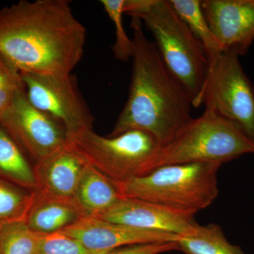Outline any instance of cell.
I'll return each instance as SVG.
<instances>
[{"mask_svg": "<svg viewBox=\"0 0 254 254\" xmlns=\"http://www.w3.org/2000/svg\"><path fill=\"white\" fill-rule=\"evenodd\" d=\"M175 250H180L177 242H163L127 246L105 254H160Z\"/></svg>", "mask_w": 254, "mask_h": 254, "instance_id": "obj_24", "label": "cell"}, {"mask_svg": "<svg viewBox=\"0 0 254 254\" xmlns=\"http://www.w3.org/2000/svg\"><path fill=\"white\" fill-rule=\"evenodd\" d=\"M123 197L115 182L88 164L72 200L84 218H100Z\"/></svg>", "mask_w": 254, "mask_h": 254, "instance_id": "obj_15", "label": "cell"}, {"mask_svg": "<svg viewBox=\"0 0 254 254\" xmlns=\"http://www.w3.org/2000/svg\"><path fill=\"white\" fill-rule=\"evenodd\" d=\"M68 143L115 183L149 173L152 160L161 148L152 135L138 130L104 137L90 128L68 136Z\"/></svg>", "mask_w": 254, "mask_h": 254, "instance_id": "obj_6", "label": "cell"}, {"mask_svg": "<svg viewBox=\"0 0 254 254\" xmlns=\"http://www.w3.org/2000/svg\"><path fill=\"white\" fill-rule=\"evenodd\" d=\"M177 242L185 254H245L238 246L227 240L221 227L216 224H197L190 233L178 236Z\"/></svg>", "mask_w": 254, "mask_h": 254, "instance_id": "obj_17", "label": "cell"}, {"mask_svg": "<svg viewBox=\"0 0 254 254\" xmlns=\"http://www.w3.org/2000/svg\"><path fill=\"white\" fill-rule=\"evenodd\" d=\"M133 54L128 98L109 136L130 130L152 135L168 144L191 120L192 103L181 83L169 71L143 25L131 18Z\"/></svg>", "mask_w": 254, "mask_h": 254, "instance_id": "obj_2", "label": "cell"}, {"mask_svg": "<svg viewBox=\"0 0 254 254\" xmlns=\"http://www.w3.org/2000/svg\"><path fill=\"white\" fill-rule=\"evenodd\" d=\"M233 53L223 52L209 66L198 108L237 124L254 141V86Z\"/></svg>", "mask_w": 254, "mask_h": 254, "instance_id": "obj_7", "label": "cell"}, {"mask_svg": "<svg viewBox=\"0 0 254 254\" xmlns=\"http://www.w3.org/2000/svg\"><path fill=\"white\" fill-rule=\"evenodd\" d=\"M0 178L18 186L37 190L34 166L16 142L0 126Z\"/></svg>", "mask_w": 254, "mask_h": 254, "instance_id": "obj_16", "label": "cell"}, {"mask_svg": "<svg viewBox=\"0 0 254 254\" xmlns=\"http://www.w3.org/2000/svg\"><path fill=\"white\" fill-rule=\"evenodd\" d=\"M88 163L68 143L34 165L37 190L52 196L72 200Z\"/></svg>", "mask_w": 254, "mask_h": 254, "instance_id": "obj_13", "label": "cell"}, {"mask_svg": "<svg viewBox=\"0 0 254 254\" xmlns=\"http://www.w3.org/2000/svg\"><path fill=\"white\" fill-rule=\"evenodd\" d=\"M76 239L89 250L110 252L127 246L176 242L168 232L146 230L98 218H84L59 232Z\"/></svg>", "mask_w": 254, "mask_h": 254, "instance_id": "obj_11", "label": "cell"}, {"mask_svg": "<svg viewBox=\"0 0 254 254\" xmlns=\"http://www.w3.org/2000/svg\"><path fill=\"white\" fill-rule=\"evenodd\" d=\"M201 6L222 53L245 55L254 41V0H203Z\"/></svg>", "mask_w": 254, "mask_h": 254, "instance_id": "obj_10", "label": "cell"}, {"mask_svg": "<svg viewBox=\"0 0 254 254\" xmlns=\"http://www.w3.org/2000/svg\"><path fill=\"white\" fill-rule=\"evenodd\" d=\"M108 252L89 250L73 237L57 232L41 235L38 254H105Z\"/></svg>", "mask_w": 254, "mask_h": 254, "instance_id": "obj_23", "label": "cell"}, {"mask_svg": "<svg viewBox=\"0 0 254 254\" xmlns=\"http://www.w3.org/2000/svg\"><path fill=\"white\" fill-rule=\"evenodd\" d=\"M83 218L84 216L72 200L35 190L25 222L33 232L46 235L63 231Z\"/></svg>", "mask_w": 254, "mask_h": 254, "instance_id": "obj_14", "label": "cell"}, {"mask_svg": "<svg viewBox=\"0 0 254 254\" xmlns=\"http://www.w3.org/2000/svg\"><path fill=\"white\" fill-rule=\"evenodd\" d=\"M86 41L67 0H22L0 11V54L21 73L70 74Z\"/></svg>", "mask_w": 254, "mask_h": 254, "instance_id": "obj_1", "label": "cell"}, {"mask_svg": "<svg viewBox=\"0 0 254 254\" xmlns=\"http://www.w3.org/2000/svg\"><path fill=\"white\" fill-rule=\"evenodd\" d=\"M35 190L0 178V227L10 222L25 221Z\"/></svg>", "mask_w": 254, "mask_h": 254, "instance_id": "obj_19", "label": "cell"}, {"mask_svg": "<svg viewBox=\"0 0 254 254\" xmlns=\"http://www.w3.org/2000/svg\"><path fill=\"white\" fill-rule=\"evenodd\" d=\"M21 75L26 96L31 104L62 124L68 136L93 128L94 117L71 73Z\"/></svg>", "mask_w": 254, "mask_h": 254, "instance_id": "obj_8", "label": "cell"}, {"mask_svg": "<svg viewBox=\"0 0 254 254\" xmlns=\"http://www.w3.org/2000/svg\"><path fill=\"white\" fill-rule=\"evenodd\" d=\"M125 13L146 27L169 71L186 90L192 106L198 108L209 70L208 57L170 1L125 0Z\"/></svg>", "mask_w": 254, "mask_h": 254, "instance_id": "obj_3", "label": "cell"}, {"mask_svg": "<svg viewBox=\"0 0 254 254\" xmlns=\"http://www.w3.org/2000/svg\"><path fill=\"white\" fill-rule=\"evenodd\" d=\"M105 11L115 26V42L113 46L114 56L120 61H127L133 54V42L124 27L123 16L125 0H101Z\"/></svg>", "mask_w": 254, "mask_h": 254, "instance_id": "obj_21", "label": "cell"}, {"mask_svg": "<svg viewBox=\"0 0 254 254\" xmlns=\"http://www.w3.org/2000/svg\"><path fill=\"white\" fill-rule=\"evenodd\" d=\"M173 9L204 48L209 66L222 51L205 18L200 0H169Z\"/></svg>", "mask_w": 254, "mask_h": 254, "instance_id": "obj_18", "label": "cell"}, {"mask_svg": "<svg viewBox=\"0 0 254 254\" xmlns=\"http://www.w3.org/2000/svg\"><path fill=\"white\" fill-rule=\"evenodd\" d=\"M221 166L219 163L165 165L116 185L123 197L153 202L194 215L218 197L217 174Z\"/></svg>", "mask_w": 254, "mask_h": 254, "instance_id": "obj_4", "label": "cell"}, {"mask_svg": "<svg viewBox=\"0 0 254 254\" xmlns=\"http://www.w3.org/2000/svg\"><path fill=\"white\" fill-rule=\"evenodd\" d=\"M25 89L21 71L0 54V117L6 111L15 97Z\"/></svg>", "mask_w": 254, "mask_h": 254, "instance_id": "obj_22", "label": "cell"}, {"mask_svg": "<svg viewBox=\"0 0 254 254\" xmlns=\"http://www.w3.org/2000/svg\"><path fill=\"white\" fill-rule=\"evenodd\" d=\"M193 216L153 202L123 197L100 218L143 230L182 236L191 232L198 224Z\"/></svg>", "mask_w": 254, "mask_h": 254, "instance_id": "obj_12", "label": "cell"}, {"mask_svg": "<svg viewBox=\"0 0 254 254\" xmlns=\"http://www.w3.org/2000/svg\"><path fill=\"white\" fill-rule=\"evenodd\" d=\"M246 154H254V141L237 124L205 110L159 149L150 164V172L159 167L177 164L222 165Z\"/></svg>", "mask_w": 254, "mask_h": 254, "instance_id": "obj_5", "label": "cell"}, {"mask_svg": "<svg viewBox=\"0 0 254 254\" xmlns=\"http://www.w3.org/2000/svg\"><path fill=\"white\" fill-rule=\"evenodd\" d=\"M40 239L25 221L6 224L0 227V254H38Z\"/></svg>", "mask_w": 254, "mask_h": 254, "instance_id": "obj_20", "label": "cell"}, {"mask_svg": "<svg viewBox=\"0 0 254 254\" xmlns=\"http://www.w3.org/2000/svg\"><path fill=\"white\" fill-rule=\"evenodd\" d=\"M0 126L31 159L33 166L68 143L63 125L33 106L25 89L0 117Z\"/></svg>", "mask_w": 254, "mask_h": 254, "instance_id": "obj_9", "label": "cell"}]
</instances>
